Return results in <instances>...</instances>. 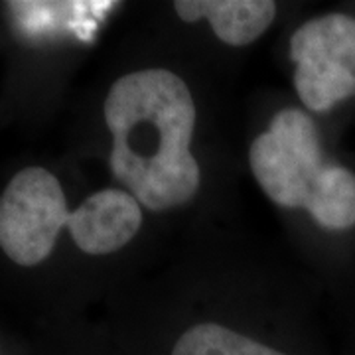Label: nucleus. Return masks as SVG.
<instances>
[{"label":"nucleus","instance_id":"1","mask_svg":"<svg viewBox=\"0 0 355 355\" xmlns=\"http://www.w3.org/2000/svg\"><path fill=\"white\" fill-rule=\"evenodd\" d=\"M105 123L113 137L111 170L139 203L166 211L198 193L202 174L190 150L196 105L182 77L142 69L116 79Z\"/></svg>","mask_w":355,"mask_h":355},{"label":"nucleus","instance_id":"2","mask_svg":"<svg viewBox=\"0 0 355 355\" xmlns=\"http://www.w3.org/2000/svg\"><path fill=\"white\" fill-rule=\"evenodd\" d=\"M249 162L266 196L282 207H302L324 229L355 225V174L324 162L314 121L300 109L275 114L257 137Z\"/></svg>","mask_w":355,"mask_h":355},{"label":"nucleus","instance_id":"3","mask_svg":"<svg viewBox=\"0 0 355 355\" xmlns=\"http://www.w3.org/2000/svg\"><path fill=\"white\" fill-rule=\"evenodd\" d=\"M69 216L58 178L40 166L24 168L0 196V249L16 265H40Z\"/></svg>","mask_w":355,"mask_h":355},{"label":"nucleus","instance_id":"4","mask_svg":"<svg viewBox=\"0 0 355 355\" xmlns=\"http://www.w3.org/2000/svg\"><path fill=\"white\" fill-rule=\"evenodd\" d=\"M294 85L310 111H328L355 95V20L326 14L302 24L291 38Z\"/></svg>","mask_w":355,"mask_h":355},{"label":"nucleus","instance_id":"5","mask_svg":"<svg viewBox=\"0 0 355 355\" xmlns=\"http://www.w3.org/2000/svg\"><path fill=\"white\" fill-rule=\"evenodd\" d=\"M140 225L139 200L113 188L89 196L67 221L73 243L87 254H109L123 249L139 233Z\"/></svg>","mask_w":355,"mask_h":355},{"label":"nucleus","instance_id":"6","mask_svg":"<svg viewBox=\"0 0 355 355\" xmlns=\"http://www.w3.org/2000/svg\"><path fill=\"white\" fill-rule=\"evenodd\" d=\"M174 8L184 22L207 18L217 38L229 46H247L261 38L277 14L270 0H178Z\"/></svg>","mask_w":355,"mask_h":355},{"label":"nucleus","instance_id":"7","mask_svg":"<svg viewBox=\"0 0 355 355\" xmlns=\"http://www.w3.org/2000/svg\"><path fill=\"white\" fill-rule=\"evenodd\" d=\"M172 355H286L254 342L247 336L223 328L214 322L193 326L172 349Z\"/></svg>","mask_w":355,"mask_h":355}]
</instances>
